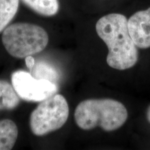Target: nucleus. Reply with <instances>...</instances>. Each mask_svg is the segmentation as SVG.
<instances>
[{
  "mask_svg": "<svg viewBox=\"0 0 150 150\" xmlns=\"http://www.w3.org/2000/svg\"><path fill=\"white\" fill-rule=\"evenodd\" d=\"M31 10L44 16H53L59 10L57 0H22Z\"/></svg>",
  "mask_w": 150,
  "mask_h": 150,
  "instance_id": "9",
  "label": "nucleus"
},
{
  "mask_svg": "<svg viewBox=\"0 0 150 150\" xmlns=\"http://www.w3.org/2000/svg\"><path fill=\"white\" fill-rule=\"evenodd\" d=\"M128 117L122 103L111 99H91L80 102L74 112L76 125L83 130L100 127L106 131L117 130Z\"/></svg>",
  "mask_w": 150,
  "mask_h": 150,
  "instance_id": "2",
  "label": "nucleus"
},
{
  "mask_svg": "<svg viewBox=\"0 0 150 150\" xmlns=\"http://www.w3.org/2000/svg\"><path fill=\"white\" fill-rule=\"evenodd\" d=\"M129 31L137 46L140 49L150 47V7L135 13L128 20Z\"/></svg>",
  "mask_w": 150,
  "mask_h": 150,
  "instance_id": "6",
  "label": "nucleus"
},
{
  "mask_svg": "<svg viewBox=\"0 0 150 150\" xmlns=\"http://www.w3.org/2000/svg\"><path fill=\"white\" fill-rule=\"evenodd\" d=\"M20 0H0V32L8 27L18 12Z\"/></svg>",
  "mask_w": 150,
  "mask_h": 150,
  "instance_id": "10",
  "label": "nucleus"
},
{
  "mask_svg": "<svg viewBox=\"0 0 150 150\" xmlns=\"http://www.w3.org/2000/svg\"><path fill=\"white\" fill-rule=\"evenodd\" d=\"M20 98L13 85L0 80V110L16 108L20 104Z\"/></svg>",
  "mask_w": 150,
  "mask_h": 150,
  "instance_id": "8",
  "label": "nucleus"
},
{
  "mask_svg": "<svg viewBox=\"0 0 150 150\" xmlns=\"http://www.w3.org/2000/svg\"><path fill=\"white\" fill-rule=\"evenodd\" d=\"M31 74L38 79H46L54 82L59 78L58 73L53 67L45 62H38L31 71Z\"/></svg>",
  "mask_w": 150,
  "mask_h": 150,
  "instance_id": "11",
  "label": "nucleus"
},
{
  "mask_svg": "<svg viewBox=\"0 0 150 150\" xmlns=\"http://www.w3.org/2000/svg\"><path fill=\"white\" fill-rule=\"evenodd\" d=\"M25 63L26 65L28 68L29 69L30 71L32 70L33 66L35 65V60L31 56H28L25 58Z\"/></svg>",
  "mask_w": 150,
  "mask_h": 150,
  "instance_id": "12",
  "label": "nucleus"
},
{
  "mask_svg": "<svg viewBox=\"0 0 150 150\" xmlns=\"http://www.w3.org/2000/svg\"><path fill=\"white\" fill-rule=\"evenodd\" d=\"M147 117L148 121H149V123H150V106H149V107L148 108V109H147Z\"/></svg>",
  "mask_w": 150,
  "mask_h": 150,
  "instance_id": "13",
  "label": "nucleus"
},
{
  "mask_svg": "<svg viewBox=\"0 0 150 150\" xmlns=\"http://www.w3.org/2000/svg\"><path fill=\"white\" fill-rule=\"evenodd\" d=\"M18 135L16 124L9 119L0 121V150H10L14 147Z\"/></svg>",
  "mask_w": 150,
  "mask_h": 150,
  "instance_id": "7",
  "label": "nucleus"
},
{
  "mask_svg": "<svg viewBox=\"0 0 150 150\" xmlns=\"http://www.w3.org/2000/svg\"><path fill=\"white\" fill-rule=\"evenodd\" d=\"M11 83L19 97L28 102H42L54 95L57 91V86L53 82L38 79L23 70L13 73Z\"/></svg>",
  "mask_w": 150,
  "mask_h": 150,
  "instance_id": "5",
  "label": "nucleus"
},
{
  "mask_svg": "<svg viewBox=\"0 0 150 150\" xmlns=\"http://www.w3.org/2000/svg\"><path fill=\"white\" fill-rule=\"evenodd\" d=\"M69 116V106L63 95H55L40 102L30 117V128L42 136L61 129Z\"/></svg>",
  "mask_w": 150,
  "mask_h": 150,
  "instance_id": "4",
  "label": "nucleus"
},
{
  "mask_svg": "<svg viewBox=\"0 0 150 150\" xmlns=\"http://www.w3.org/2000/svg\"><path fill=\"white\" fill-rule=\"evenodd\" d=\"M95 29L108 48L106 62L110 67L125 70L136 64L138 49L129 33L128 20L124 15H106L97 21Z\"/></svg>",
  "mask_w": 150,
  "mask_h": 150,
  "instance_id": "1",
  "label": "nucleus"
},
{
  "mask_svg": "<svg viewBox=\"0 0 150 150\" xmlns=\"http://www.w3.org/2000/svg\"><path fill=\"white\" fill-rule=\"evenodd\" d=\"M1 39L8 53L18 59L42 52L49 42L45 30L36 24L27 22L8 26L4 30Z\"/></svg>",
  "mask_w": 150,
  "mask_h": 150,
  "instance_id": "3",
  "label": "nucleus"
}]
</instances>
